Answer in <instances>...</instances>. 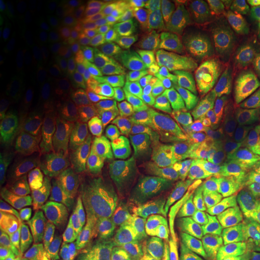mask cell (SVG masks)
Instances as JSON below:
<instances>
[{
  "label": "cell",
  "mask_w": 260,
  "mask_h": 260,
  "mask_svg": "<svg viewBox=\"0 0 260 260\" xmlns=\"http://www.w3.org/2000/svg\"><path fill=\"white\" fill-rule=\"evenodd\" d=\"M68 10L63 3L57 0L45 3L40 14V24L45 34L51 38L61 35L67 29Z\"/></svg>",
  "instance_id": "cell-24"
},
{
  "label": "cell",
  "mask_w": 260,
  "mask_h": 260,
  "mask_svg": "<svg viewBox=\"0 0 260 260\" xmlns=\"http://www.w3.org/2000/svg\"><path fill=\"white\" fill-rule=\"evenodd\" d=\"M206 81L226 98L233 95L245 84L241 74H211Z\"/></svg>",
  "instance_id": "cell-45"
},
{
  "label": "cell",
  "mask_w": 260,
  "mask_h": 260,
  "mask_svg": "<svg viewBox=\"0 0 260 260\" xmlns=\"http://www.w3.org/2000/svg\"><path fill=\"white\" fill-rule=\"evenodd\" d=\"M182 136H183V134H182V130L180 125H178L176 118H175V115H171L170 124H169L167 133H165V135L162 136L158 144L162 146L164 148H172L178 142H181Z\"/></svg>",
  "instance_id": "cell-51"
},
{
  "label": "cell",
  "mask_w": 260,
  "mask_h": 260,
  "mask_svg": "<svg viewBox=\"0 0 260 260\" xmlns=\"http://www.w3.org/2000/svg\"><path fill=\"white\" fill-rule=\"evenodd\" d=\"M16 27V10L12 9L9 0H0V28L10 30Z\"/></svg>",
  "instance_id": "cell-52"
},
{
  "label": "cell",
  "mask_w": 260,
  "mask_h": 260,
  "mask_svg": "<svg viewBox=\"0 0 260 260\" xmlns=\"http://www.w3.org/2000/svg\"><path fill=\"white\" fill-rule=\"evenodd\" d=\"M251 175H252L253 181H254L255 186L258 187V188H260V168L258 169V170H255L254 172H252Z\"/></svg>",
  "instance_id": "cell-63"
},
{
  "label": "cell",
  "mask_w": 260,
  "mask_h": 260,
  "mask_svg": "<svg viewBox=\"0 0 260 260\" xmlns=\"http://www.w3.org/2000/svg\"><path fill=\"white\" fill-rule=\"evenodd\" d=\"M119 182L116 172L103 162L96 161L92 176V203L104 213L118 200Z\"/></svg>",
  "instance_id": "cell-7"
},
{
  "label": "cell",
  "mask_w": 260,
  "mask_h": 260,
  "mask_svg": "<svg viewBox=\"0 0 260 260\" xmlns=\"http://www.w3.org/2000/svg\"><path fill=\"white\" fill-rule=\"evenodd\" d=\"M236 260H260V249L259 251H254V252L249 253V254H247L245 256H242V258L236 259Z\"/></svg>",
  "instance_id": "cell-62"
},
{
  "label": "cell",
  "mask_w": 260,
  "mask_h": 260,
  "mask_svg": "<svg viewBox=\"0 0 260 260\" xmlns=\"http://www.w3.org/2000/svg\"><path fill=\"white\" fill-rule=\"evenodd\" d=\"M118 56L126 69L140 71L148 64V52L142 42L130 38H123L117 44Z\"/></svg>",
  "instance_id": "cell-31"
},
{
  "label": "cell",
  "mask_w": 260,
  "mask_h": 260,
  "mask_svg": "<svg viewBox=\"0 0 260 260\" xmlns=\"http://www.w3.org/2000/svg\"><path fill=\"white\" fill-rule=\"evenodd\" d=\"M146 80L153 98L161 102H167L169 98L176 93L178 70L157 65L148 71Z\"/></svg>",
  "instance_id": "cell-17"
},
{
  "label": "cell",
  "mask_w": 260,
  "mask_h": 260,
  "mask_svg": "<svg viewBox=\"0 0 260 260\" xmlns=\"http://www.w3.org/2000/svg\"><path fill=\"white\" fill-rule=\"evenodd\" d=\"M58 205L46 189L32 191L15 222V237L31 255L45 254L53 242L57 228Z\"/></svg>",
  "instance_id": "cell-2"
},
{
  "label": "cell",
  "mask_w": 260,
  "mask_h": 260,
  "mask_svg": "<svg viewBox=\"0 0 260 260\" xmlns=\"http://www.w3.org/2000/svg\"><path fill=\"white\" fill-rule=\"evenodd\" d=\"M186 145L191 159L207 158L213 151V146L207 135L206 128L203 124L195 129L189 136H187Z\"/></svg>",
  "instance_id": "cell-42"
},
{
  "label": "cell",
  "mask_w": 260,
  "mask_h": 260,
  "mask_svg": "<svg viewBox=\"0 0 260 260\" xmlns=\"http://www.w3.org/2000/svg\"><path fill=\"white\" fill-rule=\"evenodd\" d=\"M96 65L104 76L113 77V79H125L126 68L119 56L107 47H102L96 53Z\"/></svg>",
  "instance_id": "cell-40"
},
{
  "label": "cell",
  "mask_w": 260,
  "mask_h": 260,
  "mask_svg": "<svg viewBox=\"0 0 260 260\" xmlns=\"http://www.w3.org/2000/svg\"><path fill=\"white\" fill-rule=\"evenodd\" d=\"M210 157L212 159L216 171L220 175V177L223 178L230 189L236 191L258 190L252 175L246 171L235 159L220 153L214 148L211 152Z\"/></svg>",
  "instance_id": "cell-10"
},
{
  "label": "cell",
  "mask_w": 260,
  "mask_h": 260,
  "mask_svg": "<svg viewBox=\"0 0 260 260\" xmlns=\"http://www.w3.org/2000/svg\"><path fill=\"white\" fill-rule=\"evenodd\" d=\"M170 119L171 115L159 112L155 113L153 118H152L151 123H149L147 130H146L145 136L147 138L148 141L158 144L162 136L165 135V133H167L169 124H170Z\"/></svg>",
  "instance_id": "cell-49"
},
{
  "label": "cell",
  "mask_w": 260,
  "mask_h": 260,
  "mask_svg": "<svg viewBox=\"0 0 260 260\" xmlns=\"http://www.w3.org/2000/svg\"><path fill=\"white\" fill-rule=\"evenodd\" d=\"M106 16V5L103 2L98 3L96 5H94V11H93V18H92V27L95 29H99L104 24V19ZM90 27V28H92Z\"/></svg>",
  "instance_id": "cell-58"
},
{
  "label": "cell",
  "mask_w": 260,
  "mask_h": 260,
  "mask_svg": "<svg viewBox=\"0 0 260 260\" xmlns=\"http://www.w3.org/2000/svg\"><path fill=\"white\" fill-rule=\"evenodd\" d=\"M155 113V107L153 105H144L130 109L124 116V125L130 134L135 136H142L146 134L149 123Z\"/></svg>",
  "instance_id": "cell-35"
},
{
  "label": "cell",
  "mask_w": 260,
  "mask_h": 260,
  "mask_svg": "<svg viewBox=\"0 0 260 260\" xmlns=\"http://www.w3.org/2000/svg\"><path fill=\"white\" fill-rule=\"evenodd\" d=\"M80 32L73 24L68 25L60 37L59 54L64 63H73L81 51Z\"/></svg>",
  "instance_id": "cell-43"
},
{
  "label": "cell",
  "mask_w": 260,
  "mask_h": 260,
  "mask_svg": "<svg viewBox=\"0 0 260 260\" xmlns=\"http://www.w3.org/2000/svg\"><path fill=\"white\" fill-rule=\"evenodd\" d=\"M94 5L90 0H76L71 5V24L80 34L92 27Z\"/></svg>",
  "instance_id": "cell-44"
},
{
  "label": "cell",
  "mask_w": 260,
  "mask_h": 260,
  "mask_svg": "<svg viewBox=\"0 0 260 260\" xmlns=\"http://www.w3.org/2000/svg\"><path fill=\"white\" fill-rule=\"evenodd\" d=\"M100 119H102L104 132H105L109 152L117 153L124 141V129H123L122 123L111 111H104L100 116Z\"/></svg>",
  "instance_id": "cell-39"
},
{
  "label": "cell",
  "mask_w": 260,
  "mask_h": 260,
  "mask_svg": "<svg viewBox=\"0 0 260 260\" xmlns=\"http://www.w3.org/2000/svg\"><path fill=\"white\" fill-rule=\"evenodd\" d=\"M228 98L219 93L209 81H203L200 83L199 92L193 104L199 109L204 116H217L225 111Z\"/></svg>",
  "instance_id": "cell-30"
},
{
  "label": "cell",
  "mask_w": 260,
  "mask_h": 260,
  "mask_svg": "<svg viewBox=\"0 0 260 260\" xmlns=\"http://www.w3.org/2000/svg\"><path fill=\"white\" fill-rule=\"evenodd\" d=\"M175 242L188 260H233L223 249L216 228L203 220L181 226Z\"/></svg>",
  "instance_id": "cell-4"
},
{
  "label": "cell",
  "mask_w": 260,
  "mask_h": 260,
  "mask_svg": "<svg viewBox=\"0 0 260 260\" xmlns=\"http://www.w3.org/2000/svg\"><path fill=\"white\" fill-rule=\"evenodd\" d=\"M96 96L106 110L115 109L121 103L122 96V86L119 81L109 76L100 77L96 82Z\"/></svg>",
  "instance_id": "cell-38"
},
{
  "label": "cell",
  "mask_w": 260,
  "mask_h": 260,
  "mask_svg": "<svg viewBox=\"0 0 260 260\" xmlns=\"http://www.w3.org/2000/svg\"><path fill=\"white\" fill-rule=\"evenodd\" d=\"M216 21V15L212 12H204L199 17L189 22L181 35L194 52H199L207 46L212 27Z\"/></svg>",
  "instance_id": "cell-21"
},
{
  "label": "cell",
  "mask_w": 260,
  "mask_h": 260,
  "mask_svg": "<svg viewBox=\"0 0 260 260\" xmlns=\"http://www.w3.org/2000/svg\"><path fill=\"white\" fill-rule=\"evenodd\" d=\"M175 118L180 125L183 136H189L195 129L203 124V116L193 103L184 106L180 111L175 113Z\"/></svg>",
  "instance_id": "cell-46"
},
{
  "label": "cell",
  "mask_w": 260,
  "mask_h": 260,
  "mask_svg": "<svg viewBox=\"0 0 260 260\" xmlns=\"http://www.w3.org/2000/svg\"><path fill=\"white\" fill-rule=\"evenodd\" d=\"M141 260H188L176 246H170L162 251L142 256Z\"/></svg>",
  "instance_id": "cell-53"
},
{
  "label": "cell",
  "mask_w": 260,
  "mask_h": 260,
  "mask_svg": "<svg viewBox=\"0 0 260 260\" xmlns=\"http://www.w3.org/2000/svg\"><path fill=\"white\" fill-rule=\"evenodd\" d=\"M216 168L211 157L207 158H195L191 159V172L190 176L195 181L199 182L204 187H209L212 180Z\"/></svg>",
  "instance_id": "cell-48"
},
{
  "label": "cell",
  "mask_w": 260,
  "mask_h": 260,
  "mask_svg": "<svg viewBox=\"0 0 260 260\" xmlns=\"http://www.w3.org/2000/svg\"><path fill=\"white\" fill-rule=\"evenodd\" d=\"M240 63L243 65V68H249L253 65L260 64V45H255V46L247 48L246 51L241 52L237 56Z\"/></svg>",
  "instance_id": "cell-55"
},
{
  "label": "cell",
  "mask_w": 260,
  "mask_h": 260,
  "mask_svg": "<svg viewBox=\"0 0 260 260\" xmlns=\"http://www.w3.org/2000/svg\"><path fill=\"white\" fill-rule=\"evenodd\" d=\"M195 52L189 47L181 34L172 35L155 48L154 60L161 67L184 69L193 60Z\"/></svg>",
  "instance_id": "cell-12"
},
{
  "label": "cell",
  "mask_w": 260,
  "mask_h": 260,
  "mask_svg": "<svg viewBox=\"0 0 260 260\" xmlns=\"http://www.w3.org/2000/svg\"><path fill=\"white\" fill-rule=\"evenodd\" d=\"M9 158V144L8 140L2 138L0 140V160L4 161Z\"/></svg>",
  "instance_id": "cell-60"
},
{
  "label": "cell",
  "mask_w": 260,
  "mask_h": 260,
  "mask_svg": "<svg viewBox=\"0 0 260 260\" xmlns=\"http://www.w3.org/2000/svg\"><path fill=\"white\" fill-rule=\"evenodd\" d=\"M239 19H260V3L229 0L219 5L216 14V22L239 21Z\"/></svg>",
  "instance_id": "cell-26"
},
{
  "label": "cell",
  "mask_w": 260,
  "mask_h": 260,
  "mask_svg": "<svg viewBox=\"0 0 260 260\" xmlns=\"http://www.w3.org/2000/svg\"><path fill=\"white\" fill-rule=\"evenodd\" d=\"M205 9L206 3L200 0H174L159 8L169 38L181 34L189 22L204 14Z\"/></svg>",
  "instance_id": "cell-8"
},
{
  "label": "cell",
  "mask_w": 260,
  "mask_h": 260,
  "mask_svg": "<svg viewBox=\"0 0 260 260\" xmlns=\"http://www.w3.org/2000/svg\"><path fill=\"white\" fill-rule=\"evenodd\" d=\"M15 34L28 47H32L39 41V28L31 10L24 3L16 6Z\"/></svg>",
  "instance_id": "cell-32"
},
{
  "label": "cell",
  "mask_w": 260,
  "mask_h": 260,
  "mask_svg": "<svg viewBox=\"0 0 260 260\" xmlns=\"http://www.w3.org/2000/svg\"><path fill=\"white\" fill-rule=\"evenodd\" d=\"M145 6L140 2H128L119 5L117 11L118 27L124 32H132L139 28L145 16Z\"/></svg>",
  "instance_id": "cell-37"
},
{
  "label": "cell",
  "mask_w": 260,
  "mask_h": 260,
  "mask_svg": "<svg viewBox=\"0 0 260 260\" xmlns=\"http://www.w3.org/2000/svg\"><path fill=\"white\" fill-rule=\"evenodd\" d=\"M122 182L129 190L136 194H145L153 189L155 177L144 159H134L122 172Z\"/></svg>",
  "instance_id": "cell-18"
},
{
  "label": "cell",
  "mask_w": 260,
  "mask_h": 260,
  "mask_svg": "<svg viewBox=\"0 0 260 260\" xmlns=\"http://www.w3.org/2000/svg\"><path fill=\"white\" fill-rule=\"evenodd\" d=\"M260 110V86L259 84H243L233 95L228 96L224 113L228 116L242 119Z\"/></svg>",
  "instance_id": "cell-16"
},
{
  "label": "cell",
  "mask_w": 260,
  "mask_h": 260,
  "mask_svg": "<svg viewBox=\"0 0 260 260\" xmlns=\"http://www.w3.org/2000/svg\"><path fill=\"white\" fill-rule=\"evenodd\" d=\"M81 136L83 149L95 157H103L109 152L104 126L99 116L86 112L81 118Z\"/></svg>",
  "instance_id": "cell-15"
},
{
  "label": "cell",
  "mask_w": 260,
  "mask_h": 260,
  "mask_svg": "<svg viewBox=\"0 0 260 260\" xmlns=\"http://www.w3.org/2000/svg\"><path fill=\"white\" fill-rule=\"evenodd\" d=\"M86 239V220L74 214L64 224L58 239L53 260H80Z\"/></svg>",
  "instance_id": "cell-9"
},
{
  "label": "cell",
  "mask_w": 260,
  "mask_h": 260,
  "mask_svg": "<svg viewBox=\"0 0 260 260\" xmlns=\"http://www.w3.org/2000/svg\"><path fill=\"white\" fill-rule=\"evenodd\" d=\"M142 159L148 165L155 181L164 182L169 177V152L155 142L144 141L141 145Z\"/></svg>",
  "instance_id": "cell-28"
},
{
  "label": "cell",
  "mask_w": 260,
  "mask_h": 260,
  "mask_svg": "<svg viewBox=\"0 0 260 260\" xmlns=\"http://www.w3.org/2000/svg\"><path fill=\"white\" fill-rule=\"evenodd\" d=\"M260 45V37L254 30L243 34L241 37L233 39V40L223 42L219 45H213V46H206L203 50L197 52L204 58H211L217 56H239L247 48Z\"/></svg>",
  "instance_id": "cell-25"
},
{
  "label": "cell",
  "mask_w": 260,
  "mask_h": 260,
  "mask_svg": "<svg viewBox=\"0 0 260 260\" xmlns=\"http://www.w3.org/2000/svg\"><path fill=\"white\" fill-rule=\"evenodd\" d=\"M190 172L191 158L186 141H181L169 151V183L180 189L182 184L189 178Z\"/></svg>",
  "instance_id": "cell-20"
},
{
  "label": "cell",
  "mask_w": 260,
  "mask_h": 260,
  "mask_svg": "<svg viewBox=\"0 0 260 260\" xmlns=\"http://www.w3.org/2000/svg\"><path fill=\"white\" fill-rule=\"evenodd\" d=\"M39 109H40V96H39L38 90H30L19 106L16 110L11 122H10V128L14 133H23L30 129L34 123L37 122Z\"/></svg>",
  "instance_id": "cell-23"
},
{
  "label": "cell",
  "mask_w": 260,
  "mask_h": 260,
  "mask_svg": "<svg viewBox=\"0 0 260 260\" xmlns=\"http://www.w3.org/2000/svg\"><path fill=\"white\" fill-rule=\"evenodd\" d=\"M253 30H254V31L256 32V34H258L259 37H260V19H259L258 22H256L255 27H254V29H253Z\"/></svg>",
  "instance_id": "cell-64"
},
{
  "label": "cell",
  "mask_w": 260,
  "mask_h": 260,
  "mask_svg": "<svg viewBox=\"0 0 260 260\" xmlns=\"http://www.w3.org/2000/svg\"><path fill=\"white\" fill-rule=\"evenodd\" d=\"M241 75L245 84H259L260 86V64L246 68Z\"/></svg>",
  "instance_id": "cell-57"
},
{
  "label": "cell",
  "mask_w": 260,
  "mask_h": 260,
  "mask_svg": "<svg viewBox=\"0 0 260 260\" xmlns=\"http://www.w3.org/2000/svg\"><path fill=\"white\" fill-rule=\"evenodd\" d=\"M121 86V103L129 109L148 105V103L153 98L147 80L139 75H128L125 79H123Z\"/></svg>",
  "instance_id": "cell-22"
},
{
  "label": "cell",
  "mask_w": 260,
  "mask_h": 260,
  "mask_svg": "<svg viewBox=\"0 0 260 260\" xmlns=\"http://www.w3.org/2000/svg\"><path fill=\"white\" fill-rule=\"evenodd\" d=\"M133 225L135 237L146 247L144 255L174 246L181 224L172 198L164 193L140 198L133 214Z\"/></svg>",
  "instance_id": "cell-1"
},
{
  "label": "cell",
  "mask_w": 260,
  "mask_h": 260,
  "mask_svg": "<svg viewBox=\"0 0 260 260\" xmlns=\"http://www.w3.org/2000/svg\"><path fill=\"white\" fill-rule=\"evenodd\" d=\"M207 191H209L211 200L214 206L219 203L220 200H223L224 198H226L228 195L232 194V189L228 187V184L224 182V180L220 177L218 172H214L212 180H211V183L207 187Z\"/></svg>",
  "instance_id": "cell-50"
},
{
  "label": "cell",
  "mask_w": 260,
  "mask_h": 260,
  "mask_svg": "<svg viewBox=\"0 0 260 260\" xmlns=\"http://www.w3.org/2000/svg\"><path fill=\"white\" fill-rule=\"evenodd\" d=\"M25 255H27V252L23 247L11 242H6L2 247L0 260H25Z\"/></svg>",
  "instance_id": "cell-54"
},
{
  "label": "cell",
  "mask_w": 260,
  "mask_h": 260,
  "mask_svg": "<svg viewBox=\"0 0 260 260\" xmlns=\"http://www.w3.org/2000/svg\"><path fill=\"white\" fill-rule=\"evenodd\" d=\"M6 69H2L0 73V94H4L5 92V86H6Z\"/></svg>",
  "instance_id": "cell-61"
},
{
  "label": "cell",
  "mask_w": 260,
  "mask_h": 260,
  "mask_svg": "<svg viewBox=\"0 0 260 260\" xmlns=\"http://www.w3.org/2000/svg\"><path fill=\"white\" fill-rule=\"evenodd\" d=\"M60 96L67 111L75 118H82L84 115V99L82 86L74 75H67L60 82Z\"/></svg>",
  "instance_id": "cell-29"
},
{
  "label": "cell",
  "mask_w": 260,
  "mask_h": 260,
  "mask_svg": "<svg viewBox=\"0 0 260 260\" xmlns=\"http://www.w3.org/2000/svg\"><path fill=\"white\" fill-rule=\"evenodd\" d=\"M201 81L197 80L184 69L178 70L176 95L187 103H193L199 92Z\"/></svg>",
  "instance_id": "cell-47"
},
{
  "label": "cell",
  "mask_w": 260,
  "mask_h": 260,
  "mask_svg": "<svg viewBox=\"0 0 260 260\" xmlns=\"http://www.w3.org/2000/svg\"><path fill=\"white\" fill-rule=\"evenodd\" d=\"M83 144L82 139H80L79 134L76 133V130L74 129V126L69 124V123H65L61 124L60 128V159L63 160L67 165H73L76 164L79 161L82 153Z\"/></svg>",
  "instance_id": "cell-34"
},
{
  "label": "cell",
  "mask_w": 260,
  "mask_h": 260,
  "mask_svg": "<svg viewBox=\"0 0 260 260\" xmlns=\"http://www.w3.org/2000/svg\"><path fill=\"white\" fill-rule=\"evenodd\" d=\"M214 228L218 234L223 249L230 259H240L249 253L260 249V241L241 235L222 220L217 219L214 223Z\"/></svg>",
  "instance_id": "cell-14"
},
{
  "label": "cell",
  "mask_w": 260,
  "mask_h": 260,
  "mask_svg": "<svg viewBox=\"0 0 260 260\" xmlns=\"http://www.w3.org/2000/svg\"><path fill=\"white\" fill-rule=\"evenodd\" d=\"M180 197L184 210L191 219H201L203 222L216 223L217 214L207 188L195 181L193 177L182 184Z\"/></svg>",
  "instance_id": "cell-5"
},
{
  "label": "cell",
  "mask_w": 260,
  "mask_h": 260,
  "mask_svg": "<svg viewBox=\"0 0 260 260\" xmlns=\"http://www.w3.org/2000/svg\"><path fill=\"white\" fill-rule=\"evenodd\" d=\"M27 77L28 71L25 68V61L23 58L17 57L6 75L5 96L9 103L16 104L18 102L27 84Z\"/></svg>",
  "instance_id": "cell-33"
},
{
  "label": "cell",
  "mask_w": 260,
  "mask_h": 260,
  "mask_svg": "<svg viewBox=\"0 0 260 260\" xmlns=\"http://www.w3.org/2000/svg\"><path fill=\"white\" fill-rule=\"evenodd\" d=\"M235 148L234 157L249 174L260 168V134L243 119H235Z\"/></svg>",
  "instance_id": "cell-6"
},
{
  "label": "cell",
  "mask_w": 260,
  "mask_h": 260,
  "mask_svg": "<svg viewBox=\"0 0 260 260\" xmlns=\"http://www.w3.org/2000/svg\"><path fill=\"white\" fill-rule=\"evenodd\" d=\"M203 125L213 148L220 153L232 157L235 148V119L224 116H203Z\"/></svg>",
  "instance_id": "cell-11"
},
{
  "label": "cell",
  "mask_w": 260,
  "mask_h": 260,
  "mask_svg": "<svg viewBox=\"0 0 260 260\" xmlns=\"http://www.w3.org/2000/svg\"><path fill=\"white\" fill-rule=\"evenodd\" d=\"M239 200L248 207H260V190L255 191H236L232 190Z\"/></svg>",
  "instance_id": "cell-56"
},
{
  "label": "cell",
  "mask_w": 260,
  "mask_h": 260,
  "mask_svg": "<svg viewBox=\"0 0 260 260\" xmlns=\"http://www.w3.org/2000/svg\"><path fill=\"white\" fill-rule=\"evenodd\" d=\"M229 226L243 236L260 241V207L247 206Z\"/></svg>",
  "instance_id": "cell-36"
},
{
  "label": "cell",
  "mask_w": 260,
  "mask_h": 260,
  "mask_svg": "<svg viewBox=\"0 0 260 260\" xmlns=\"http://www.w3.org/2000/svg\"><path fill=\"white\" fill-rule=\"evenodd\" d=\"M204 63L207 76L211 74H242L243 70H245L237 56H217L204 58Z\"/></svg>",
  "instance_id": "cell-41"
},
{
  "label": "cell",
  "mask_w": 260,
  "mask_h": 260,
  "mask_svg": "<svg viewBox=\"0 0 260 260\" xmlns=\"http://www.w3.org/2000/svg\"><path fill=\"white\" fill-rule=\"evenodd\" d=\"M138 29L140 40L146 47L157 48L169 38L167 25L162 21L158 8H152L146 11Z\"/></svg>",
  "instance_id": "cell-19"
},
{
  "label": "cell",
  "mask_w": 260,
  "mask_h": 260,
  "mask_svg": "<svg viewBox=\"0 0 260 260\" xmlns=\"http://www.w3.org/2000/svg\"><path fill=\"white\" fill-rule=\"evenodd\" d=\"M243 121H245L247 124L251 126L254 132L260 134V110L254 113H252V115H249L248 117H246Z\"/></svg>",
  "instance_id": "cell-59"
},
{
  "label": "cell",
  "mask_w": 260,
  "mask_h": 260,
  "mask_svg": "<svg viewBox=\"0 0 260 260\" xmlns=\"http://www.w3.org/2000/svg\"><path fill=\"white\" fill-rule=\"evenodd\" d=\"M256 22L251 19H239V21H226V22H216L211 30L207 46L219 45L223 42L230 41L233 39L241 37L243 34L252 31L254 29Z\"/></svg>",
  "instance_id": "cell-27"
},
{
  "label": "cell",
  "mask_w": 260,
  "mask_h": 260,
  "mask_svg": "<svg viewBox=\"0 0 260 260\" xmlns=\"http://www.w3.org/2000/svg\"><path fill=\"white\" fill-rule=\"evenodd\" d=\"M60 128L54 121L46 123L40 140V162L45 177L56 176L60 159Z\"/></svg>",
  "instance_id": "cell-13"
},
{
  "label": "cell",
  "mask_w": 260,
  "mask_h": 260,
  "mask_svg": "<svg viewBox=\"0 0 260 260\" xmlns=\"http://www.w3.org/2000/svg\"><path fill=\"white\" fill-rule=\"evenodd\" d=\"M133 216L125 201L119 199L102 213L98 260H141L133 243Z\"/></svg>",
  "instance_id": "cell-3"
}]
</instances>
